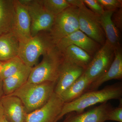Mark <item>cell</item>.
<instances>
[{
	"label": "cell",
	"instance_id": "1",
	"mask_svg": "<svg viewBox=\"0 0 122 122\" xmlns=\"http://www.w3.org/2000/svg\"><path fill=\"white\" fill-rule=\"evenodd\" d=\"M122 97V82L106 86L102 89L86 92L72 102L64 103L58 120L69 113H82L86 108L93 105L112 99L119 100Z\"/></svg>",
	"mask_w": 122,
	"mask_h": 122
},
{
	"label": "cell",
	"instance_id": "2",
	"mask_svg": "<svg viewBox=\"0 0 122 122\" xmlns=\"http://www.w3.org/2000/svg\"><path fill=\"white\" fill-rule=\"evenodd\" d=\"M56 83L26 82L10 95L16 96L23 103L26 113H29L41 108L49 101L54 93Z\"/></svg>",
	"mask_w": 122,
	"mask_h": 122
},
{
	"label": "cell",
	"instance_id": "3",
	"mask_svg": "<svg viewBox=\"0 0 122 122\" xmlns=\"http://www.w3.org/2000/svg\"><path fill=\"white\" fill-rule=\"evenodd\" d=\"M43 56L41 62L32 68L27 82H51L56 83L64 60L63 53L54 46Z\"/></svg>",
	"mask_w": 122,
	"mask_h": 122
},
{
	"label": "cell",
	"instance_id": "4",
	"mask_svg": "<svg viewBox=\"0 0 122 122\" xmlns=\"http://www.w3.org/2000/svg\"><path fill=\"white\" fill-rule=\"evenodd\" d=\"M78 14V8L70 6L55 16L50 29L46 32L53 45L79 30Z\"/></svg>",
	"mask_w": 122,
	"mask_h": 122
},
{
	"label": "cell",
	"instance_id": "5",
	"mask_svg": "<svg viewBox=\"0 0 122 122\" xmlns=\"http://www.w3.org/2000/svg\"><path fill=\"white\" fill-rule=\"evenodd\" d=\"M54 46L46 32H41L25 42L20 43L18 56L26 66L32 68L40 57Z\"/></svg>",
	"mask_w": 122,
	"mask_h": 122
},
{
	"label": "cell",
	"instance_id": "6",
	"mask_svg": "<svg viewBox=\"0 0 122 122\" xmlns=\"http://www.w3.org/2000/svg\"><path fill=\"white\" fill-rule=\"evenodd\" d=\"M26 8L30 20L32 37L42 32H48L52 25L55 16L46 10L41 0H19Z\"/></svg>",
	"mask_w": 122,
	"mask_h": 122
},
{
	"label": "cell",
	"instance_id": "7",
	"mask_svg": "<svg viewBox=\"0 0 122 122\" xmlns=\"http://www.w3.org/2000/svg\"><path fill=\"white\" fill-rule=\"evenodd\" d=\"M115 51L114 48L106 41L94 55L84 73L91 83L109 69L114 60Z\"/></svg>",
	"mask_w": 122,
	"mask_h": 122
},
{
	"label": "cell",
	"instance_id": "8",
	"mask_svg": "<svg viewBox=\"0 0 122 122\" xmlns=\"http://www.w3.org/2000/svg\"><path fill=\"white\" fill-rule=\"evenodd\" d=\"M78 21L79 30L100 45H104L106 35L100 23V17L84 4L79 8Z\"/></svg>",
	"mask_w": 122,
	"mask_h": 122
},
{
	"label": "cell",
	"instance_id": "9",
	"mask_svg": "<svg viewBox=\"0 0 122 122\" xmlns=\"http://www.w3.org/2000/svg\"><path fill=\"white\" fill-rule=\"evenodd\" d=\"M64 103L60 96L54 92L44 106L27 114L26 122H57Z\"/></svg>",
	"mask_w": 122,
	"mask_h": 122
},
{
	"label": "cell",
	"instance_id": "10",
	"mask_svg": "<svg viewBox=\"0 0 122 122\" xmlns=\"http://www.w3.org/2000/svg\"><path fill=\"white\" fill-rule=\"evenodd\" d=\"M72 45L82 49L92 57L100 49V46L79 30L63 38L55 46L62 52L67 47Z\"/></svg>",
	"mask_w": 122,
	"mask_h": 122
},
{
	"label": "cell",
	"instance_id": "11",
	"mask_svg": "<svg viewBox=\"0 0 122 122\" xmlns=\"http://www.w3.org/2000/svg\"><path fill=\"white\" fill-rule=\"evenodd\" d=\"M14 4L15 16L12 32L20 43H24L32 37L30 17L26 8L19 0H14Z\"/></svg>",
	"mask_w": 122,
	"mask_h": 122
},
{
	"label": "cell",
	"instance_id": "12",
	"mask_svg": "<svg viewBox=\"0 0 122 122\" xmlns=\"http://www.w3.org/2000/svg\"><path fill=\"white\" fill-rule=\"evenodd\" d=\"M113 108L110 103L107 102L85 112L69 113L62 122H105Z\"/></svg>",
	"mask_w": 122,
	"mask_h": 122
},
{
	"label": "cell",
	"instance_id": "13",
	"mask_svg": "<svg viewBox=\"0 0 122 122\" xmlns=\"http://www.w3.org/2000/svg\"><path fill=\"white\" fill-rule=\"evenodd\" d=\"M85 70L64 58L55 87L54 93L60 95L82 74Z\"/></svg>",
	"mask_w": 122,
	"mask_h": 122
},
{
	"label": "cell",
	"instance_id": "14",
	"mask_svg": "<svg viewBox=\"0 0 122 122\" xmlns=\"http://www.w3.org/2000/svg\"><path fill=\"white\" fill-rule=\"evenodd\" d=\"M5 118L8 122H26L27 113L19 98L12 95H4L0 100Z\"/></svg>",
	"mask_w": 122,
	"mask_h": 122
},
{
	"label": "cell",
	"instance_id": "15",
	"mask_svg": "<svg viewBox=\"0 0 122 122\" xmlns=\"http://www.w3.org/2000/svg\"><path fill=\"white\" fill-rule=\"evenodd\" d=\"M122 79V53L121 48L115 50L113 62L107 70L100 77L91 83L86 92L97 90L103 83L112 79Z\"/></svg>",
	"mask_w": 122,
	"mask_h": 122
},
{
	"label": "cell",
	"instance_id": "16",
	"mask_svg": "<svg viewBox=\"0 0 122 122\" xmlns=\"http://www.w3.org/2000/svg\"><path fill=\"white\" fill-rule=\"evenodd\" d=\"M114 11H105L100 17V23L105 32L106 41L115 50L121 48L119 30L112 20Z\"/></svg>",
	"mask_w": 122,
	"mask_h": 122
},
{
	"label": "cell",
	"instance_id": "17",
	"mask_svg": "<svg viewBox=\"0 0 122 122\" xmlns=\"http://www.w3.org/2000/svg\"><path fill=\"white\" fill-rule=\"evenodd\" d=\"M20 42L12 32L0 36V61L5 62L18 56Z\"/></svg>",
	"mask_w": 122,
	"mask_h": 122
},
{
	"label": "cell",
	"instance_id": "18",
	"mask_svg": "<svg viewBox=\"0 0 122 122\" xmlns=\"http://www.w3.org/2000/svg\"><path fill=\"white\" fill-rule=\"evenodd\" d=\"M15 16L14 0H0V36L12 31Z\"/></svg>",
	"mask_w": 122,
	"mask_h": 122
},
{
	"label": "cell",
	"instance_id": "19",
	"mask_svg": "<svg viewBox=\"0 0 122 122\" xmlns=\"http://www.w3.org/2000/svg\"><path fill=\"white\" fill-rule=\"evenodd\" d=\"M32 68L26 66L16 73L2 80L4 95H11L26 83Z\"/></svg>",
	"mask_w": 122,
	"mask_h": 122
},
{
	"label": "cell",
	"instance_id": "20",
	"mask_svg": "<svg viewBox=\"0 0 122 122\" xmlns=\"http://www.w3.org/2000/svg\"><path fill=\"white\" fill-rule=\"evenodd\" d=\"M91 84L83 73L59 96L65 103L71 102L86 93Z\"/></svg>",
	"mask_w": 122,
	"mask_h": 122
},
{
	"label": "cell",
	"instance_id": "21",
	"mask_svg": "<svg viewBox=\"0 0 122 122\" xmlns=\"http://www.w3.org/2000/svg\"><path fill=\"white\" fill-rule=\"evenodd\" d=\"M62 53L65 59L85 70L93 57L86 51L74 45L69 46Z\"/></svg>",
	"mask_w": 122,
	"mask_h": 122
},
{
	"label": "cell",
	"instance_id": "22",
	"mask_svg": "<svg viewBox=\"0 0 122 122\" xmlns=\"http://www.w3.org/2000/svg\"><path fill=\"white\" fill-rule=\"evenodd\" d=\"M26 66L18 56L4 62L0 78L4 80L16 73Z\"/></svg>",
	"mask_w": 122,
	"mask_h": 122
},
{
	"label": "cell",
	"instance_id": "23",
	"mask_svg": "<svg viewBox=\"0 0 122 122\" xmlns=\"http://www.w3.org/2000/svg\"><path fill=\"white\" fill-rule=\"evenodd\" d=\"M41 1L46 10L55 16L70 6L67 0H41Z\"/></svg>",
	"mask_w": 122,
	"mask_h": 122
},
{
	"label": "cell",
	"instance_id": "24",
	"mask_svg": "<svg viewBox=\"0 0 122 122\" xmlns=\"http://www.w3.org/2000/svg\"><path fill=\"white\" fill-rule=\"evenodd\" d=\"M97 1L105 11L115 12L122 7V0H97Z\"/></svg>",
	"mask_w": 122,
	"mask_h": 122
},
{
	"label": "cell",
	"instance_id": "25",
	"mask_svg": "<svg viewBox=\"0 0 122 122\" xmlns=\"http://www.w3.org/2000/svg\"><path fill=\"white\" fill-rule=\"evenodd\" d=\"M85 5L90 8V10L96 15L100 17L105 12V10L97 0H83Z\"/></svg>",
	"mask_w": 122,
	"mask_h": 122
},
{
	"label": "cell",
	"instance_id": "26",
	"mask_svg": "<svg viewBox=\"0 0 122 122\" xmlns=\"http://www.w3.org/2000/svg\"><path fill=\"white\" fill-rule=\"evenodd\" d=\"M119 100L120 103L118 107L113 109L110 112L107 118V121L112 120L118 122H122V101Z\"/></svg>",
	"mask_w": 122,
	"mask_h": 122
},
{
	"label": "cell",
	"instance_id": "27",
	"mask_svg": "<svg viewBox=\"0 0 122 122\" xmlns=\"http://www.w3.org/2000/svg\"><path fill=\"white\" fill-rule=\"evenodd\" d=\"M112 20L116 28L119 30L122 28V8H120L115 11L112 17Z\"/></svg>",
	"mask_w": 122,
	"mask_h": 122
},
{
	"label": "cell",
	"instance_id": "28",
	"mask_svg": "<svg viewBox=\"0 0 122 122\" xmlns=\"http://www.w3.org/2000/svg\"><path fill=\"white\" fill-rule=\"evenodd\" d=\"M70 6L79 8L84 4L82 0H67Z\"/></svg>",
	"mask_w": 122,
	"mask_h": 122
},
{
	"label": "cell",
	"instance_id": "29",
	"mask_svg": "<svg viewBox=\"0 0 122 122\" xmlns=\"http://www.w3.org/2000/svg\"><path fill=\"white\" fill-rule=\"evenodd\" d=\"M4 95L2 86V80L0 78V100Z\"/></svg>",
	"mask_w": 122,
	"mask_h": 122
},
{
	"label": "cell",
	"instance_id": "30",
	"mask_svg": "<svg viewBox=\"0 0 122 122\" xmlns=\"http://www.w3.org/2000/svg\"><path fill=\"white\" fill-rule=\"evenodd\" d=\"M4 117V110L1 105V102L0 101V121Z\"/></svg>",
	"mask_w": 122,
	"mask_h": 122
},
{
	"label": "cell",
	"instance_id": "31",
	"mask_svg": "<svg viewBox=\"0 0 122 122\" xmlns=\"http://www.w3.org/2000/svg\"><path fill=\"white\" fill-rule=\"evenodd\" d=\"M3 63H4V62H1L0 61V73L2 71Z\"/></svg>",
	"mask_w": 122,
	"mask_h": 122
},
{
	"label": "cell",
	"instance_id": "32",
	"mask_svg": "<svg viewBox=\"0 0 122 122\" xmlns=\"http://www.w3.org/2000/svg\"><path fill=\"white\" fill-rule=\"evenodd\" d=\"M0 122H8V121H7V120L5 119V117H4L3 118L1 119V120L0 121Z\"/></svg>",
	"mask_w": 122,
	"mask_h": 122
}]
</instances>
